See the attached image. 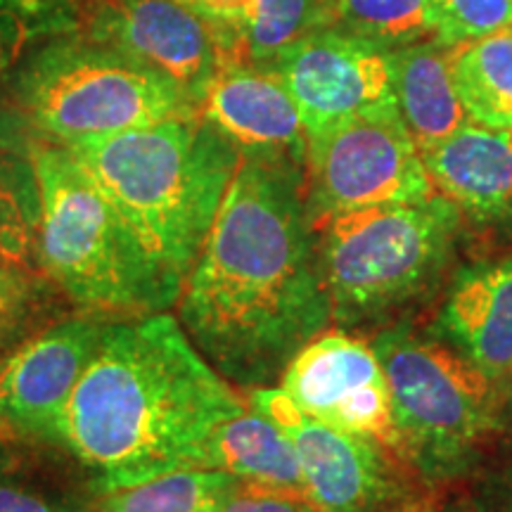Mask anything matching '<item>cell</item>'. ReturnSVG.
Instances as JSON below:
<instances>
[{"mask_svg": "<svg viewBox=\"0 0 512 512\" xmlns=\"http://www.w3.org/2000/svg\"><path fill=\"white\" fill-rule=\"evenodd\" d=\"M313 233L306 162L242 155L178 297L188 337L226 380L261 389L328 328Z\"/></svg>", "mask_w": 512, "mask_h": 512, "instance_id": "obj_1", "label": "cell"}, {"mask_svg": "<svg viewBox=\"0 0 512 512\" xmlns=\"http://www.w3.org/2000/svg\"><path fill=\"white\" fill-rule=\"evenodd\" d=\"M245 401L169 313L110 323L64 415L62 448L95 494L211 470V441Z\"/></svg>", "mask_w": 512, "mask_h": 512, "instance_id": "obj_2", "label": "cell"}, {"mask_svg": "<svg viewBox=\"0 0 512 512\" xmlns=\"http://www.w3.org/2000/svg\"><path fill=\"white\" fill-rule=\"evenodd\" d=\"M152 259L185 283L240 164V147L200 112L72 143Z\"/></svg>", "mask_w": 512, "mask_h": 512, "instance_id": "obj_3", "label": "cell"}, {"mask_svg": "<svg viewBox=\"0 0 512 512\" xmlns=\"http://www.w3.org/2000/svg\"><path fill=\"white\" fill-rule=\"evenodd\" d=\"M38 271L86 311L147 316L174 306L183 285L152 259L136 230L88 174L72 147L38 138Z\"/></svg>", "mask_w": 512, "mask_h": 512, "instance_id": "obj_4", "label": "cell"}, {"mask_svg": "<svg viewBox=\"0 0 512 512\" xmlns=\"http://www.w3.org/2000/svg\"><path fill=\"white\" fill-rule=\"evenodd\" d=\"M15 95L38 136L62 145L200 112L162 69L76 36L38 50L17 74Z\"/></svg>", "mask_w": 512, "mask_h": 512, "instance_id": "obj_5", "label": "cell"}, {"mask_svg": "<svg viewBox=\"0 0 512 512\" xmlns=\"http://www.w3.org/2000/svg\"><path fill=\"white\" fill-rule=\"evenodd\" d=\"M373 349L392 389L399 453L430 477L456 475L496 430L491 377L406 330L384 332Z\"/></svg>", "mask_w": 512, "mask_h": 512, "instance_id": "obj_6", "label": "cell"}, {"mask_svg": "<svg viewBox=\"0 0 512 512\" xmlns=\"http://www.w3.org/2000/svg\"><path fill=\"white\" fill-rule=\"evenodd\" d=\"M458 226L460 209L441 195L332 216L320 249L332 309L358 316L415 297L446 264Z\"/></svg>", "mask_w": 512, "mask_h": 512, "instance_id": "obj_7", "label": "cell"}, {"mask_svg": "<svg viewBox=\"0 0 512 512\" xmlns=\"http://www.w3.org/2000/svg\"><path fill=\"white\" fill-rule=\"evenodd\" d=\"M434 188L396 100L306 136V207L313 226L344 211L418 204Z\"/></svg>", "mask_w": 512, "mask_h": 512, "instance_id": "obj_8", "label": "cell"}, {"mask_svg": "<svg viewBox=\"0 0 512 512\" xmlns=\"http://www.w3.org/2000/svg\"><path fill=\"white\" fill-rule=\"evenodd\" d=\"M72 34L162 69L200 107L221 64L247 53V29L178 0H72Z\"/></svg>", "mask_w": 512, "mask_h": 512, "instance_id": "obj_9", "label": "cell"}, {"mask_svg": "<svg viewBox=\"0 0 512 512\" xmlns=\"http://www.w3.org/2000/svg\"><path fill=\"white\" fill-rule=\"evenodd\" d=\"M249 408L292 441L306 501L318 512H382L399 501L403 486L389 458L392 448L311 418L283 389H254Z\"/></svg>", "mask_w": 512, "mask_h": 512, "instance_id": "obj_10", "label": "cell"}, {"mask_svg": "<svg viewBox=\"0 0 512 512\" xmlns=\"http://www.w3.org/2000/svg\"><path fill=\"white\" fill-rule=\"evenodd\" d=\"M280 382L311 418L399 453L387 373L375 349L361 339L342 332L318 335L287 363Z\"/></svg>", "mask_w": 512, "mask_h": 512, "instance_id": "obj_11", "label": "cell"}, {"mask_svg": "<svg viewBox=\"0 0 512 512\" xmlns=\"http://www.w3.org/2000/svg\"><path fill=\"white\" fill-rule=\"evenodd\" d=\"M110 320L88 311L46 325L0 363V422L62 446L64 415Z\"/></svg>", "mask_w": 512, "mask_h": 512, "instance_id": "obj_12", "label": "cell"}, {"mask_svg": "<svg viewBox=\"0 0 512 512\" xmlns=\"http://www.w3.org/2000/svg\"><path fill=\"white\" fill-rule=\"evenodd\" d=\"M297 102L306 136L394 100L389 53L335 29H318L271 67Z\"/></svg>", "mask_w": 512, "mask_h": 512, "instance_id": "obj_13", "label": "cell"}, {"mask_svg": "<svg viewBox=\"0 0 512 512\" xmlns=\"http://www.w3.org/2000/svg\"><path fill=\"white\" fill-rule=\"evenodd\" d=\"M200 114L240 147L242 155L306 162V131L297 102L271 69L221 67L202 95Z\"/></svg>", "mask_w": 512, "mask_h": 512, "instance_id": "obj_14", "label": "cell"}, {"mask_svg": "<svg viewBox=\"0 0 512 512\" xmlns=\"http://www.w3.org/2000/svg\"><path fill=\"white\" fill-rule=\"evenodd\" d=\"M434 192L484 221L512 219V131L465 121L420 150Z\"/></svg>", "mask_w": 512, "mask_h": 512, "instance_id": "obj_15", "label": "cell"}, {"mask_svg": "<svg viewBox=\"0 0 512 512\" xmlns=\"http://www.w3.org/2000/svg\"><path fill=\"white\" fill-rule=\"evenodd\" d=\"M441 330L491 380L512 373V256L458 275L441 311Z\"/></svg>", "mask_w": 512, "mask_h": 512, "instance_id": "obj_16", "label": "cell"}, {"mask_svg": "<svg viewBox=\"0 0 512 512\" xmlns=\"http://www.w3.org/2000/svg\"><path fill=\"white\" fill-rule=\"evenodd\" d=\"M453 57L456 46L437 38L389 53L394 100L420 150L437 145L467 121L453 81Z\"/></svg>", "mask_w": 512, "mask_h": 512, "instance_id": "obj_17", "label": "cell"}, {"mask_svg": "<svg viewBox=\"0 0 512 512\" xmlns=\"http://www.w3.org/2000/svg\"><path fill=\"white\" fill-rule=\"evenodd\" d=\"M211 470L306 498L304 475L292 441L256 411H245L219 427L211 441Z\"/></svg>", "mask_w": 512, "mask_h": 512, "instance_id": "obj_18", "label": "cell"}, {"mask_svg": "<svg viewBox=\"0 0 512 512\" xmlns=\"http://www.w3.org/2000/svg\"><path fill=\"white\" fill-rule=\"evenodd\" d=\"M453 81L472 124L512 131V24L456 46Z\"/></svg>", "mask_w": 512, "mask_h": 512, "instance_id": "obj_19", "label": "cell"}, {"mask_svg": "<svg viewBox=\"0 0 512 512\" xmlns=\"http://www.w3.org/2000/svg\"><path fill=\"white\" fill-rule=\"evenodd\" d=\"M323 29H335L392 53L434 38L427 0H323Z\"/></svg>", "mask_w": 512, "mask_h": 512, "instance_id": "obj_20", "label": "cell"}, {"mask_svg": "<svg viewBox=\"0 0 512 512\" xmlns=\"http://www.w3.org/2000/svg\"><path fill=\"white\" fill-rule=\"evenodd\" d=\"M41 216V188L31 157L0 155V266L38 271Z\"/></svg>", "mask_w": 512, "mask_h": 512, "instance_id": "obj_21", "label": "cell"}, {"mask_svg": "<svg viewBox=\"0 0 512 512\" xmlns=\"http://www.w3.org/2000/svg\"><path fill=\"white\" fill-rule=\"evenodd\" d=\"M235 482L223 470H178L102 496L91 512H221Z\"/></svg>", "mask_w": 512, "mask_h": 512, "instance_id": "obj_22", "label": "cell"}, {"mask_svg": "<svg viewBox=\"0 0 512 512\" xmlns=\"http://www.w3.org/2000/svg\"><path fill=\"white\" fill-rule=\"evenodd\" d=\"M53 287L38 271L0 266V363L53 318Z\"/></svg>", "mask_w": 512, "mask_h": 512, "instance_id": "obj_23", "label": "cell"}, {"mask_svg": "<svg viewBox=\"0 0 512 512\" xmlns=\"http://www.w3.org/2000/svg\"><path fill=\"white\" fill-rule=\"evenodd\" d=\"M318 29H323V0H254L247 27L249 62L268 69L287 48Z\"/></svg>", "mask_w": 512, "mask_h": 512, "instance_id": "obj_24", "label": "cell"}, {"mask_svg": "<svg viewBox=\"0 0 512 512\" xmlns=\"http://www.w3.org/2000/svg\"><path fill=\"white\" fill-rule=\"evenodd\" d=\"M434 38L463 46L512 24V0H427Z\"/></svg>", "mask_w": 512, "mask_h": 512, "instance_id": "obj_25", "label": "cell"}, {"mask_svg": "<svg viewBox=\"0 0 512 512\" xmlns=\"http://www.w3.org/2000/svg\"><path fill=\"white\" fill-rule=\"evenodd\" d=\"M221 512H318L302 496L285 494V491L268 489L252 482L238 479L226 501L221 505Z\"/></svg>", "mask_w": 512, "mask_h": 512, "instance_id": "obj_26", "label": "cell"}, {"mask_svg": "<svg viewBox=\"0 0 512 512\" xmlns=\"http://www.w3.org/2000/svg\"><path fill=\"white\" fill-rule=\"evenodd\" d=\"M36 131L24 112L0 105V155L31 157L36 145Z\"/></svg>", "mask_w": 512, "mask_h": 512, "instance_id": "obj_27", "label": "cell"}, {"mask_svg": "<svg viewBox=\"0 0 512 512\" xmlns=\"http://www.w3.org/2000/svg\"><path fill=\"white\" fill-rule=\"evenodd\" d=\"M36 31L12 12L0 10V74H5L19 60Z\"/></svg>", "mask_w": 512, "mask_h": 512, "instance_id": "obj_28", "label": "cell"}, {"mask_svg": "<svg viewBox=\"0 0 512 512\" xmlns=\"http://www.w3.org/2000/svg\"><path fill=\"white\" fill-rule=\"evenodd\" d=\"M0 512H91L83 508H69V505L53 503L50 498L27 486L0 482Z\"/></svg>", "mask_w": 512, "mask_h": 512, "instance_id": "obj_29", "label": "cell"}, {"mask_svg": "<svg viewBox=\"0 0 512 512\" xmlns=\"http://www.w3.org/2000/svg\"><path fill=\"white\" fill-rule=\"evenodd\" d=\"M192 8L211 19L238 24V27H249L254 17V0H195Z\"/></svg>", "mask_w": 512, "mask_h": 512, "instance_id": "obj_30", "label": "cell"}, {"mask_svg": "<svg viewBox=\"0 0 512 512\" xmlns=\"http://www.w3.org/2000/svg\"><path fill=\"white\" fill-rule=\"evenodd\" d=\"M477 512H512V465L486 484Z\"/></svg>", "mask_w": 512, "mask_h": 512, "instance_id": "obj_31", "label": "cell"}, {"mask_svg": "<svg viewBox=\"0 0 512 512\" xmlns=\"http://www.w3.org/2000/svg\"><path fill=\"white\" fill-rule=\"evenodd\" d=\"M396 512H448V510L437 505V501H413V503H406Z\"/></svg>", "mask_w": 512, "mask_h": 512, "instance_id": "obj_32", "label": "cell"}, {"mask_svg": "<svg viewBox=\"0 0 512 512\" xmlns=\"http://www.w3.org/2000/svg\"><path fill=\"white\" fill-rule=\"evenodd\" d=\"M178 3H183V5H195V0H178Z\"/></svg>", "mask_w": 512, "mask_h": 512, "instance_id": "obj_33", "label": "cell"}]
</instances>
